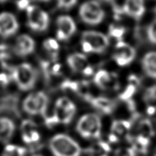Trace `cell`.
I'll return each instance as SVG.
<instances>
[{"mask_svg":"<svg viewBox=\"0 0 156 156\" xmlns=\"http://www.w3.org/2000/svg\"><path fill=\"white\" fill-rule=\"evenodd\" d=\"M76 112V107L71 100L67 98H60L55 104L53 116L46 119V123L50 127L57 123L68 124L72 121Z\"/></svg>","mask_w":156,"mask_h":156,"instance_id":"1","label":"cell"},{"mask_svg":"<svg viewBox=\"0 0 156 156\" xmlns=\"http://www.w3.org/2000/svg\"><path fill=\"white\" fill-rule=\"evenodd\" d=\"M49 147L54 156H80V146L69 136L58 134L49 143Z\"/></svg>","mask_w":156,"mask_h":156,"instance_id":"2","label":"cell"},{"mask_svg":"<svg viewBox=\"0 0 156 156\" xmlns=\"http://www.w3.org/2000/svg\"><path fill=\"white\" fill-rule=\"evenodd\" d=\"M81 45L83 51L87 53H101L109 46V40L104 34L88 30L82 34Z\"/></svg>","mask_w":156,"mask_h":156,"instance_id":"3","label":"cell"},{"mask_svg":"<svg viewBox=\"0 0 156 156\" xmlns=\"http://www.w3.org/2000/svg\"><path fill=\"white\" fill-rule=\"evenodd\" d=\"M12 79L22 91H29L34 87L37 73L34 69L28 63H22L12 69Z\"/></svg>","mask_w":156,"mask_h":156,"instance_id":"4","label":"cell"},{"mask_svg":"<svg viewBox=\"0 0 156 156\" xmlns=\"http://www.w3.org/2000/svg\"><path fill=\"white\" fill-rule=\"evenodd\" d=\"M79 135L85 139H98L101 133V121L97 114H88L79 119L76 126Z\"/></svg>","mask_w":156,"mask_h":156,"instance_id":"5","label":"cell"},{"mask_svg":"<svg viewBox=\"0 0 156 156\" xmlns=\"http://www.w3.org/2000/svg\"><path fill=\"white\" fill-rule=\"evenodd\" d=\"M48 106V98L43 91H36L26 97L23 101V109L30 115H44Z\"/></svg>","mask_w":156,"mask_h":156,"instance_id":"6","label":"cell"},{"mask_svg":"<svg viewBox=\"0 0 156 156\" xmlns=\"http://www.w3.org/2000/svg\"><path fill=\"white\" fill-rule=\"evenodd\" d=\"M79 15L81 19L86 24L97 25L103 21L105 14L98 2L96 1H89L81 5Z\"/></svg>","mask_w":156,"mask_h":156,"instance_id":"7","label":"cell"},{"mask_svg":"<svg viewBox=\"0 0 156 156\" xmlns=\"http://www.w3.org/2000/svg\"><path fill=\"white\" fill-rule=\"evenodd\" d=\"M27 24L35 31H44L49 26V15L45 11L36 5H30L27 9Z\"/></svg>","mask_w":156,"mask_h":156,"instance_id":"8","label":"cell"},{"mask_svg":"<svg viewBox=\"0 0 156 156\" xmlns=\"http://www.w3.org/2000/svg\"><path fill=\"white\" fill-rule=\"evenodd\" d=\"M136 50L127 43L118 41L113 53V59L120 66L129 65L136 57Z\"/></svg>","mask_w":156,"mask_h":156,"instance_id":"9","label":"cell"},{"mask_svg":"<svg viewBox=\"0 0 156 156\" xmlns=\"http://www.w3.org/2000/svg\"><path fill=\"white\" fill-rule=\"evenodd\" d=\"M67 63L73 72L87 76L92 75L94 71L86 56L82 53H76L69 55L67 58Z\"/></svg>","mask_w":156,"mask_h":156,"instance_id":"10","label":"cell"},{"mask_svg":"<svg viewBox=\"0 0 156 156\" xmlns=\"http://www.w3.org/2000/svg\"><path fill=\"white\" fill-rule=\"evenodd\" d=\"M76 30L74 20L68 15H61L56 20V37L60 41H67Z\"/></svg>","mask_w":156,"mask_h":156,"instance_id":"11","label":"cell"},{"mask_svg":"<svg viewBox=\"0 0 156 156\" xmlns=\"http://www.w3.org/2000/svg\"><path fill=\"white\" fill-rule=\"evenodd\" d=\"M18 22L15 15L9 12L0 14V36L9 37L17 32Z\"/></svg>","mask_w":156,"mask_h":156,"instance_id":"12","label":"cell"},{"mask_svg":"<svg viewBox=\"0 0 156 156\" xmlns=\"http://www.w3.org/2000/svg\"><path fill=\"white\" fill-rule=\"evenodd\" d=\"M21 131L22 140L26 144L33 146L41 140V134L38 132L37 125L31 120H23L21 125Z\"/></svg>","mask_w":156,"mask_h":156,"instance_id":"13","label":"cell"},{"mask_svg":"<svg viewBox=\"0 0 156 156\" xmlns=\"http://www.w3.org/2000/svg\"><path fill=\"white\" fill-rule=\"evenodd\" d=\"M94 83L97 86L104 90L116 89L119 86V82L116 74L100 70L94 76Z\"/></svg>","mask_w":156,"mask_h":156,"instance_id":"14","label":"cell"},{"mask_svg":"<svg viewBox=\"0 0 156 156\" xmlns=\"http://www.w3.org/2000/svg\"><path fill=\"white\" fill-rule=\"evenodd\" d=\"M35 49V42L29 35L22 34L18 37L15 41L14 52L18 56L24 57L31 54Z\"/></svg>","mask_w":156,"mask_h":156,"instance_id":"15","label":"cell"},{"mask_svg":"<svg viewBox=\"0 0 156 156\" xmlns=\"http://www.w3.org/2000/svg\"><path fill=\"white\" fill-rule=\"evenodd\" d=\"M123 12L135 19H140L145 12L144 0H126Z\"/></svg>","mask_w":156,"mask_h":156,"instance_id":"16","label":"cell"},{"mask_svg":"<svg viewBox=\"0 0 156 156\" xmlns=\"http://www.w3.org/2000/svg\"><path fill=\"white\" fill-rule=\"evenodd\" d=\"M132 128V123L128 120H114L111 125V135L114 136L117 140L120 137L126 136L128 138L129 136V131Z\"/></svg>","mask_w":156,"mask_h":156,"instance_id":"17","label":"cell"},{"mask_svg":"<svg viewBox=\"0 0 156 156\" xmlns=\"http://www.w3.org/2000/svg\"><path fill=\"white\" fill-rule=\"evenodd\" d=\"M89 101L94 108L104 114H111L115 108L114 102L111 99L105 97L91 98Z\"/></svg>","mask_w":156,"mask_h":156,"instance_id":"18","label":"cell"},{"mask_svg":"<svg viewBox=\"0 0 156 156\" xmlns=\"http://www.w3.org/2000/svg\"><path fill=\"white\" fill-rule=\"evenodd\" d=\"M15 126L12 120L7 117H0V141L7 143L13 136Z\"/></svg>","mask_w":156,"mask_h":156,"instance_id":"19","label":"cell"},{"mask_svg":"<svg viewBox=\"0 0 156 156\" xmlns=\"http://www.w3.org/2000/svg\"><path fill=\"white\" fill-rule=\"evenodd\" d=\"M143 68L149 77L156 79V52H149L143 59Z\"/></svg>","mask_w":156,"mask_h":156,"instance_id":"20","label":"cell"},{"mask_svg":"<svg viewBox=\"0 0 156 156\" xmlns=\"http://www.w3.org/2000/svg\"><path fill=\"white\" fill-rule=\"evenodd\" d=\"M143 101L147 106L149 115H153L156 112V85L149 87L143 95Z\"/></svg>","mask_w":156,"mask_h":156,"instance_id":"21","label":"cell"},{"mask_svg":"<svg viewBox=\"0 0 156 156\" xmlns=\"http://www.w3.org/2000/svg\"><path fill=\"white\" fill-rule=\"evenodd\" d=\"M111 152V147L106 142L99 141L86 149L88 156H108Z\"/></svg>","mask_w":156,"mask_h":156,"instance_id":"22","label":"cell"},{"mask_svg":"<svg viewBox=\"0 0 156 156\" xmlns=\"http://www.w3.org/2000/svg\"><path fill=\"white\" fill-rule=\"evenodd\" d=\"M43 47L44 50L47 52V53L50 55L52 61L56 62L59 56V45L57 41L53 38H48L44 41Z\"/></svg>","mask_w":156,"mask_h":156,"instance_id":"23","label":"cell"},{"mask_svg":"<svg viewBox=\"0 0 156 156\" xmlns=\"http://www.w3.org/2000/svg\"><path fill=\"white\" fill-rule=\"evenodd\" d=\"M137 135L142 136L149 140L154 136L155 130L150 120L148 119H144L140 122L137 128Z\"/></svg>","mask_w":156,"mask_h":156,"instance_id":"24","label":"cell"},{"mask_svg":"<svg viewBox=\"0 0 156 156\" xmlns=\"http://www.w3.org/2000/svg\"><path fill=\"white\" fill-rule=\"evenodd\" d=\"M26 153L27 149L25 148L15 145H8L3 151L2 156H24Z\"/></svg>","mask_w":156,"mask_h":156,"instance_id":"25","label":"cell"},{"mask_svg":"<svg viewBox=\"0 0 156 156\" xmlns=\"http://www.w3.org/2000/svg\"><path fill=\"white\" fill-rule=\"evenodd\" d=\"M126 33V29L122 26L111 24L109 27V34L111 37L117 40L118 41H121L123 37Z\"/></svg>","mask_w":156,"mask_h":156,"instance_id":"26","label":"cell"},{"mask_svg":"<svg viewBox=\"0 0 156 156\" xmlns=\"http://www.w3.org/2000/svg\"><path fill=\"white\" fill-rule=\"evenodd\" d=\"M147 36L152 44H156V20L150 24L148 28Z\"/></svg>","mask_w":156,"mask_h":156,"instance_id":"27","label":"cell"},{"mask_svg":"<svg viewBox=\"0 0 156 156\" xmlns=\"http://www.w3.org/2000/svg\"><path fill=\"white\" fill-rule=\"evenodd\" d=\"M136 152L133 148H120L115 152V156H136Z\"/></svg>","mask_w":156,"mask_h":156,"instance_id":"28","label":"cell"},{"mask_svg":"<svg viewBox=\"0 0 156 156\" xmlns=\"http://www.w3.org/2000/svg\"><path fill=\"white\" fill-rule=\"evenodd\" d=\"M77 2V0H57L58 6L61 9H69L73 7Z\"/></svg>","mask_w":156,"mask_h":156,"instance_id":"29","label":"cell"},{"mask_svg":"<svg viewBox=\"0 0 156 156\" xmlns=\"http://www.w3.org/2000/svg\"><path fill=\"white\" fill-rule=\"evenodd\" d=\"M10 56L9 47L4 44H0V60L4 61Z\"/></svg>","mask_w":156,"mask_h":156,"instance_id":"30","label":"cell"},{"mask_svg":"<svg viewBox=\"0 0 156 156\" xmlns=\"http://www.w3.org/2000/svg\"><path fill=\"white\" fill-rule=\"evenodd\" d=\"M28 0H20L18 2V7L20 9H26L29 7Z\"/></svg>","mask_w":156,"mask_h":156,"instance_id":"31","label":"cell"},{"mask_svg":"<svg viewBox=\"0 0 156 156\" xmlns=\"http://www.w3.org/2000/svg\"><path fill=\"white\" fill-rule=\"evenodd\" d=\"M9 76H7L6 74H0V82H1L2 85H6V84L9 83Z\"/></svg>","mask_w":156,"mask_h":156,"instance_id":"32","label":"cell"},{"mask_svg":"<svg viewBox=\"0 0 156 156\" xmlns=\"http://www.w3.org/2000/svg\"><path fill=\"white\" fill-rule=\"evenodd\" d=\"M39 1H42V2H47V1H49V0H39Z\"/></svg>","mask_w":156,"mask_h":156,"instance_id":"33","label":"cell"},{"mask_svg":"<svg viewBox=\"0 0 156 156\" xmlns=\"http://www.w3.org/2000/svg\"><path fill=\"white\" fill-rule=\"evenodd\" d=\"M33 156H43V155H33Z\"/></svg>","mask_w":156,"mask_h":156,"instance_id":"34","label":"cell"},{"mask_svg":"<svg viewBox=\"0 0 156 156\" xmlns=\"http://www.w3.org/2000/svg\"><path fill=\"white\" fill-rule=\"evenodd\" d=\"M103 1H105V2H109V1H111V0H103Z\"/></svg>","mask_w":156,"mask_h":156,"instance_id":"35","label":"cell"},{"mask_svg":"<svg viewBox=\"0 0 156 156\" xmlns=\"http://www.w3.org/2000/svg\"><path fill=\"white\" fill-rule=\"evenodd\" d=\"M154 156H156V149H155V155Z\"/></svg>","mask_w":156,"mask_h":156,"instance_id":"36","label":"cell"}]
</instances>
